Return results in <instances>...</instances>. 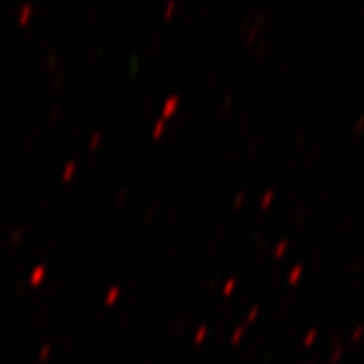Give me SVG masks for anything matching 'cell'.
<instances>
[{
    "label": "cell",
    "mask_w": 364,
    "mask_h": 364,
    "mask_svg": "<svg viewBox=\"0 0 364 364\" xmlns=\"http://www.w3.org/2000/svg\"><path fill=\"white\" fill-rule=\"evenodd\" d=\"M233 284H235V280H230V282H228V285H226V289H225V292H226V294L230 292L231 289H233Z\"/></svg>",
    "instance_id": "3"
},
{
    "label": "cell",
    "mask_w": 364,
    "mask_h": 364,
    "mask_svg": "<svg viewBox=\"0 0 364 364\" xmlns=\"http://www.w3.org/2000/svg\"><path fill=\"white\" fill-rule=\"evenodd\" d=\"M272 196H273V193L270 191V193H268V194L265 196V199H263V206H267L268 201H270V199H272Z\"/></svg>",
    "instance_id": "2"
},
{
    "label": "cell",
    "mask_w": 364,
    "mask_h": 364,
    "mask_svg": "<svg viewBox=\"0 0 364 364\" xmlns=\"http://www.w3.org/2000/svg\"><path fill=\"white\" fill-rule=\"evenodd\" d=\"M300 270H302V268L300 267H297V268H294V273H292V277H290V280H295V277H299L300 275Z\"/></svg>",
    "instance_id": "1"
}]
</instances>
